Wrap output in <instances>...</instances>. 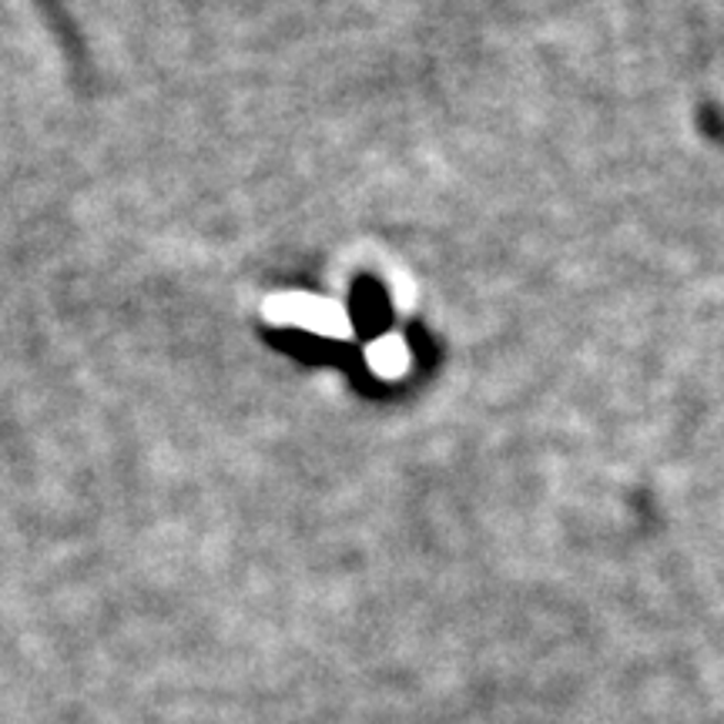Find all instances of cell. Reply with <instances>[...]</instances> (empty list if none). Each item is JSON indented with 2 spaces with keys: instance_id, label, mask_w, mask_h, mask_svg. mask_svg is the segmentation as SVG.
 I'll return each instance as SVG.
<instances>
[{
  "instance_id": "2",
  "label": "cell",
  "mask_w": 724,
  "mask_h": 724,
  "mask_svg": "<svg viewBox=\"0 0 724 724\" xmlns=\"http://www.w3.org/2000/svg\"><path fill=\"white\" fill-rule=\"evenodd\" d=\"M369 366L372 372L396 379L410 369V346L402 343V336H382L369 346Z\"/></svg>"
},
{
  "instance_id": "1",
  "label": "cell",
  "mask_w": 724,
  "mask_h": 724,
  "mask_svg": "<svg viewBox=\"0 0 724 724\" xmlns=\"http://www.w3.org/2000/svg\"><path fill=\"white\" fill-rule=\"evenodd\" d=\"M269 315L279 326H292L312 336H326V339H343L349 336V315L329 302L309 292H282L269 302Z\"/></svg>"
}]
</instances>
